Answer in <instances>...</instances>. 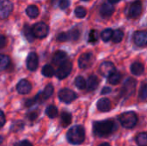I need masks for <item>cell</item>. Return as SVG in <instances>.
I'll return each mask as SVG.
<instances>
[{
    "label": "cell",
    "mask_w": 147,
    "mask_h": 146,
    "mask_svg": "<svg viewBox=\"0 0 147 146\" xmlns=\"http://www.w3.org/2000/svg\"><path fill=\"white\" fill-rule=\"evenodd\" d=\"M86 14H87L86 9L84 7H82V6H78V7H77L75 9V15L78 18H84V17H85Z\"/></svg>",
    "instance_id": "cell-35"
},
{
    "label": "cell",
    "mask_w": 147,
    "mask_h": 146,
    "mask_svg": "<svg viewBox=\"0 0 147 146\" xmlns=\"http://www.w3.org/2000/svg\"><path fill=\"white\" fill-rule=\"evenodd\" d=\"M38 63H39V59H38V56L35 52H30L26 59V65H27V68L31 71H34L37 69L38 67Z\"/></svg>",
    "instance_id": "cell-13"
},
{
    "label": "cell",
    "mask_w": 147,
    "mask_h": 146,
    "mask_svg": "<svg viewBox=\"0 0 147 146\" xmlns=\"http://www.w3.org/2000/svg\"><path fill=\"white\" fill-rule=\"evenodd\" d=\"M141 12H142V3L140 0H137L134 3H132L129 9V15L130 17L136 18L141 14Z\"/></svg>",
    "instance_id": "cell-15"
},
{
    "label": "cell",
    "mask_w": 147,
    "mask_h": 146,
    "mask_svg": "<svg viewBox=\"0 0 147 146\" xmlns=\"http://www.w3.org/2000/svg\"><path fill=\"white\" fill-rule=\"evenodd\" d=\"M113 33L114 31L111 28H107L104 31H102V33L101 34V38L103 41H109L112 39L113 36Z\"/></svg>",
    "instance_id": "cell-30"
},
{
    "label": "cell",
    "mask_w": 147,
    "mask_h": 146,
    "mask_svg": "<svg viewBox=\"0 0 147 146\" xmlns=\"http://www.w3.org/2000/svg\"><path fill=\"white\" fill-rule=\"evenodd\" d=\"M98 84H99V80L97 77L95 75H92L88 78L86 82V88L89 90H95L98 87Z\"/></svg>",
    "instance_id": "cell-19"
},
{
    "label": "cell",
    "mask_w": 147,
    "mask_h": 146,
    "mask_svg": "<svg viewBox=\"0 0 147 146\" xmlns=\"http://www.w3.org/2000/svg\"><path fill=\"white\" fill-rule=\"evenodd\" d=\"M3 136H0V145L3 143Z\"/></svg>",
    "instance_id": "cell-47"
},
{
    "label": "cell",
    "mask_w": 147,
    "mask_h": 146,
    "mask_svg": "<svg viewBox=\"0 0 147 146\" xmlns=\"http://www.w3.org/2000/svg\"><path fill=\"white\" fill-rule=\"evenodd\" d=\"M59 6L61 9H65L70 6V0H59Z\"/></svg>",
    "instance_id": "cell-38"
},
{
    "label": "cell",
    "mask_w": 147,
    "mask_h": 146,
    "mask_svg": "<svg viewBox=\"0 0 147 146\" xmlns=\"http://www.w3.org/2000/svg\"><path fill=\"white\" fill-rule=\"evenodd\" d=\"M35 102H36L35 98H34V99H28V100H27V101L25 102V106H26V107H31V106H33Z\"/></svg>",
    "instance_id": "cell-42"
},
{
    "label": "cell",
    "mask_w": 147,
    "mask_h": 146,
    "mask_svg": "<svg viewBox=\"0 0 147 146\" xmlns=\"http://www.w3.org/2000/svg\"><path fill=\"white\" fill-rule=\"evenodd\" d=\"M57 40L60 41V42H65L68 40V34L67 32L66 33H60L59 34H58L57 36Z\"/></svg>",
    "instance_id": "cell-37"
},
{
    "label": "cell",
    "mask_w": 147,
    "mask_h": 146,
    "mask_svg": "<svg viewBox=\"0 0 147 146\" xmlns=\"http://www.w3.org/2000/svg\"><path fill=\"white\" fill-rule=\"evenodd\" d=\"M9 65V58L4 54H0V71L6 70Z\"/></svg>",
    "instance_id": "cell-28"
},
{
    "label": "cell",
    "mask_w": 147,
    "mask_h": 146,
    "mask_svg": "<svg viewBox=\"0 0 147 146\" xmlns=\"http://www.w3.org/2000/svg\"><path fill=\"white\" fill-rule=\"evenodd\" d=\"M71 69H72V64H71V62H70L68 60H65L61 65H59L57 71L55 72L56 77L59 79H64L66 77H68V75L71 73Z\"/></svg>",
    "instance_id": "cell-6"
},
{
    "label": "cell",
    "mask_w": 147,
    "mask_h": 146,
    "mask_svg": "<svg viewBox=\"0 0 147 146\" xmlns=\"http://www.w3.org/2000/svg\"><path fill=\"white\" fill-rule=\"evenodd\" d=\"M66 53L63 51H58L54 53L53 58V63L54 65H59L66 60Z\"/></svg>",
    "instance_id": "cell-18"
},
{
    "label": "cell",
    "mask_w": 147,
    "mask_h": 146,
    "mask_svg": "<svg viewBox=\"0 0 147 146\" xmlns=\"http://www.w3.org/2000/svg\"><path fill=\"white\" fill-rule=\"evenodd\" d=\"M110 92H111V89L109 88V87H105V88L102 89V90L101 93H102V95H106V94H109Z\"/></svg>",
    "instance_id": "cell-44"
},
{
    "label": "cell",
    "mask_w": 147,
    "mask_h": 146,
    "mask_svg": "<svg viewBox=\"0 0 147 146\" xmlns=\"http://www.w3.org/2000/svg\"><path fill=\"white\" fill-rule=\"evenodd\" d=\"M32 31L33 34L34 35V37L36 38H45L49 32V28L47 27V25L44 22H38L36 24H34L32 28Z\"/></svg>",
    "instance_id": "cell-7"
},
{
    "label": "cell",
    "mask_w": 147,
    "mask_h": 146,
    "mask_svg": "<svg viewBox=\"0 0 147 146\" xmlns=\"http://www.w3.org/2000/svg\"><path fill=\"white\" fill-rule=\"evenodd\" d=\"M59 98L65 103H70L77 98V95L70 89H62L59 92Z\"/></svg>",
    "instance_id": "cell-8"
},
{
    "label": "cell",
    "mask_w": 147,
    "mask_h": 146,
    "mask_svg": "<svg viewBox=\"0 0 147 146\" xmlns=\"http://www.w3.org/2000/svg\"><path fill=\"white\" fill-rule=\"evenodd\" d=\"M136 143L139 146H147V133H141L136 137Z\"/></svg>",
    "instance_id": "cell-29"
},
{
    "label": "cell",
    "mask_w": 147,
    "mask_h": 146,
    "mask_svg": "<svg viewBox=\"0 0 147 146\" xmlns=\"http://www.w3.org/2000/svg\"><path fill=\"white\" fill-rule=\"evenodd\" d=\"M27 117L30 121H34L38 117V112L37 111H32L27 114Z\"/></svg>",
    "instance_id": "cell-39"
},
{
    "label": "cell",
    "mask_w": 147,
    "mask_h": 146,
    "mask_svg": "<svg viewBox=\"0 0 147 146\" xmlns=\"http://www.w3.org/2000/svg\"><path fill=\"white\" fill-rule=\"evenodd\" d=\"M5 45H6V38L4 35L0 34V49L4 47Z\"/></svg>",
    "instance_id": "cell-41"
},
{
    "label": "cell",
    "mask_w": 147,
    "mask_h": 146,
    "mask_svg": "<svg viewBox=\"0 0 147 146\" xmlns=\"http://www.w3.org/2000/svg\"><path fill=\"white\" fill-rule=\"evenodd\" d=\"M144 71H145L144 65L140 62H134L131 65V72L135 76H140L143 74Z\"/></svg>",
    "instance_id": "cell-20"
},
{
    "label": "cell",
    "mask_w": 147,
    "mask_h": 146,
    "mask_svg": "<svg viewBox=\"0 0 147 146\" xmlns=\"http://www.w3.org/2000/svg\"><path fill=\"white\" fill-rule=\"evenodd\" d=\"M13 146H33V145L28 140H22V141L15 143Z\"/></svg>",
    "instance_id": "cell-40"
},
{
    "label": "cell",
    "mask_w": 147,
    "mask_h": 146,
    "mask_svg": "<svg viewBox=\"0 0 147 146\" xmlns=\"http://www.w3.org/2000/svg\"><path fill=\"white\" fill-rule=\"evenodd\" d=\"M26 13L30 18H35L39 15V9L35 5H29L26 9Z\"/></svg>",
    "instance_id": "cell-24"
},
{
    "label": "cell",
    "mask_w": 147,
    "mask_h": 146,
    "mask_svg": "<svg viewBox=\"0 0 147 146\" xmlns=\"http://www.w3.org/2000/svg\"><path fill=\"white\" fill-rule=\"evenodd\" d=\"M31 89H32L31 83L28 80H25V79L21 80L16 85V90L21 95H26L29 93Z\"/></svg>",
    "instance_id": "cell-14"
},
{
    "label": "cell",
    "mask_w": 147,
    "mask_h": 146,
    "mask_svg": "<svg viewBox=\"0 0 147 146\" xmlns=\"http://www.w3.org/2000/svg\"><path fill=\"white\" fill-rule=\"evenodd\" d=\"M67 34H68V40H71V41H76L80 37V32L78 28L71 29V31L67 32Z\"/></svg>",
    "instance_id": "cell-26"
},
{
    "label": "cell",
    "mask_w": 147,
    "mask_h": 146,
    "mask_svg": "<svg viewBox=\"0 0 147 146\" xmlns=\"http://www.w3.org/2000/svg\"><path fill=\"white\" fill-rule=\"evenodd\" d=\"M71 114L68 112H63L61 114V125L63 127L68 126L71 122Z\"/></svg>",
    "instance_id": "cell-23"
},
{
    "label": "cell",
    "mask_w": 147,
    "mask_h": 146,
    "mask_svg": "<svg viewBox=\"0 0 147 146\" xmlns=\"http://www.w3.org/2000/svg\"><path fill=\"white\" fill-rule=\"evenodd\" d=\"M95 62V56L91 52H85L78 59V66L80 69H88L93 65Z\"/></svg>",
    "instance_id": "cell-5"
},
{
    "label": "cell",
    "mask_w": 147,
    "mask_h": 146,
    "mask_svg": "<svg viewBox=\"0 0 147 146\" xmlns=\"http://www.w3.org/2000/svg\"><path fill=\"white\" fill-rule=\"evenodd\" d=\"M99 146H110V145H109V144H108V143H103V144L100 145Z\"/></svg>",
    "instance_id": "cell-46"
},
{
    "label": "cell",
    "mask_w": 147,
    "mask_h": 146,
    "mask_svg": "<svg viewBox=\"0 0 147 146\" xmlns=\"http://www.w3.org/2000/svg\"><path fill=\"white\" fill-rule=\"evenodd\" d=\"M136 84H137V81L132 77H129L124 83L122 89H121V96L122 97H129L131 96L135 90L136 88Z\"/></svg>",
    "instance_id": "cell-4"
},
{
    "label": "cell",
    "mask_w": 147,
    "mask_h": 146,
    "mask_svg": "<svg viewBox=\"0 0 147 146\" xmlns=\"http://www.w3.org/2000/svg\"><path fill=\"white\" fill-rule=\"evenodd\" d=\"M13 9V5L9 0H0V19H5Z\"/></svg>",
    "instance_id": "cell-10"
},
{
    "label": "cell",
    "mask_w": 147,
    "mask_h": 146,
    "mask_svg": "<svg viewBox=\"0 0 147 146\" xmlns=\"http://www.w3.org/2000/svg\"><path fill=\"white\" fill-rule=\"evenodd\" d=\"M114 12H115V8L110 3H105L100 8V14L102 17H105V18L111 16Z\"/></svg>",
    "instance_id": "cell-16"
},
{
    "label": "cell",
    "mask_w": 147,
    "mask_h": 146,
    "mask_svg": "<svg viewBox=\"0 0 147 146\" xmlns=\"http://www.w3.org/2000/svg\"><path fill=\"white\" fill-rule=\"evenodd\" d=\"M4 123H5V116L3 113L0 110V128L4 125Z\"/></svg>",
    "instance_id": "cell-43"
},
{
    "label": "cell",
    "mask_w": 147,
    "mask_h": 146,
    "mask_svg": "<svg viewBox=\"0 0 147 146\" xmlns=\"http://www.w3.org/2000/svg\"><path fill=\"white\" fill-rule=\"evenodd\" d=\"M98 40V35H97V33L96 30H91L90 33V35H89V41L91 42V43H95Z\"/></svg>",
    "instance_id": "cell-36"
},
{
    "label": "cell",
    "mask_w": 147,
    "mask_h": 146,
    "mask_svg": "<svg viewBox=\"0 0 147 146\" xmlns=\"http://www.w3.org/2000/svg\"><path fill=\"white\" fill-rule=\"evenodd\" d=\"M75 85L79 89H84L86 88V81L83 77L78 76L75 79Z\"/></svg>",
    "instance_id": "cell-32"
},
{
    "label": "cell",
    "mask_w": 147,
    "mask_h": 146,
    "mask_svg": "<svg viewBox=\"0 0 147 146\" xmlns=\"http://www.w3.org/2000/svg\"><path fill=\"white\" fill-rule=\"evenodd\" d=\"M46 114L51 119L56 118L58 116V108L53 105H50L46 109Z\"/></svg>",
    "instance_id": "cell-25"
},
{
    "label": "cell",
    "mask_w": 147,
    "mask_h": 146,
    "mask_svg": "<svg viewBox=\"0 0 147 146\" xmlns=\"http://www.w3.org/2000/svg\"><path fill=\"white\" fill-rule=\"evenodd\" d=\"M121 74L118 71H114L111 75L108 77V81L110 84L116 85L121 82Z\"/></svg>",
    "instance_id": "cell-21"
},
{
    "label": "cell",
    "mask_w": 147,
    "mask_h": 146,
    "mask_svg": "<svg viewBox=\"0 0 147 146\" xmlns=\"http://www.w3.org/2000/svg\"><path fill=\"white\" fill-rule=\"evenodd\" d=\"M42 74L47 77H52L55 74V71H54V69L51 65H47L42 68Z\"/></svg>",
    "instance_id": "cell-31"
},
{
    "label": "cell",
    "mask_w": 147,
    "mask_h": 146,
    "mask_svg": "<svg viewBox=\"0 0 147 146\" xmlns=\"http://www.w3.org/2000/svg\"><path fill=\"white\" fill-rule=\"evenodd\" d=\"M116 129L114 120H106L102 121H95L93 123V132L98 137H107L112 134Z\"/></svg>",
    "instance_id": "cell-1"
},
{
    "label": "cell",
    "mask_w": 147,
    "mask_h": 146,
    "mask_svg": "<svg viewBox=\"0 0 147 146\" xmlns=\"http://www.w3.org/2000/svg\"><path fill=\"white\" fill-rule=\"evenodd\" d=\"M24 127V123L22 121V120H16L15 121L11 127H10V131L11 132H19V131H22Z\"/></svg>",
    "instance_id": "cell-34"
},
{
    "label": "cell",
    "mask_w": 147,
    "mask_h": 146,
    "mask_svg": "<svg viewBox=\"0 0 147 146\" xmlns=\"http://www.w3.org/2000/svg\"><path fill=\"white\" fill-rule=\"evenodd\" d=\"M134 41L136 46L144 47L147 46L146 31H137L134 34Z\"/></svg>",
    "instance_id": "cell-12"
},
{
    "label": "cell",
    "mask_w": 147,
    "mask_h": 146,
    "mask_svg": "<svg viewBox=\"0 0 147 146\" xmlns=\"http://www.w3.org/2000/svg\"><path fill=\"white\" fill-rule=\"evenodd\" d=\"M96 107L101 112H108L111 108V102L108 98H102L97 102Z\"/></svg>",
    "instance_id": "cell-17"
},
{
    "label": "cell",
    "mask_w": 147,
    "mask_h": 146,
    "mask_svg": "<svg viewBox=\"0 0 147 146\" xmlns=\"http://www.w3.org/2000/svg\"><path fill=\"white\" fill-rule=\"evenodd\" d=\"M22 32H23V34H24L25 38L27 39V40H28V42H33V41H34V40L35 37H34V34H33L32 28H31L28 25H25V26L23 27Z\"/></svg>",
    "instance_id": "cell-22"
},
{
    "label": "cell",
    "mask_w": 147,
    "mask_h": 146,
    "mask_svg": "<svg viewBox=\"0 0 147 146\" xmlns=\"http://www.w3.org/2000/svg\"><path fill=\"white\" fill-rule=\"evenodd\" d=\"M82 1H89V0H82Z\"/></svg>",
    "instance_id": "cell-48"
},
{
    "label": "cell",
    "mask_w": 147,
    "mask_h": 146,
    "mask_svg": "<svg viewBox=\"0 0 147 146\" xmlns=\"http://www.w3.org/2000/svg\"><path fill=\"white\" fill-rule=\"evenodd\" d=\"M119 120L123 127L127 129H131L136 126L138 122V117L134 112L129 111L121 114L119 116Z\"/></svg>",
    "instance_id": "cell-3"
},
{
    "label": "cell",
    "mask_w": 147,
    "mask_h": 146,
    "mask_svg": "<svg viewBox=\"0 0 147 146\" xmlns=\"http://www.w3.org/2000/svg\"><path fill=\"white\" fill-rule=\"evenodd\" d=\"M67 140L72 145H80L85 139V132L82 126H72L67 133Z\"/></svg>",
    "instance_id": "cell-2"
},
{
    "label": "cell",
    "mask_w": 147,
    "mask_h": 146,
    "mask_svg": "<svg viewBox=\"0 0 147 146\" xmlns=\"http://www.w3.org/2000/svg\"><path fill=\"white\" fill-rule=\"evenodd\" d=\"M124 36V33L122 30L121 29H116L114 31L113 33V36H112V40L114 43H119L122 40Z\"/></svg>",
    "instance_id": "cell-27"
},
{
    "label": "cell",
    "mask_w": 147,
    "mask_h": 146,
    "mask_svg": "<svg viewBox=\"0 0 147 146\" xmlns=\"http://www.w3.org/2000/svg\"><path fill=\"white\" fill-rule=\"evenodd\" d=\"M139 98L142 102L147 100V83H143L141 85L139 93Z\"/></svg>",
    "instance_id": "cell-33"
},
{
    "label": "cell",
    "mask_w": 147,
    "mask_h": 146,
    "mask_svg": "<svg viewBox=\"0 0 147 146\" xmlns=\"http://www.w3.org/2000/svg\"><path fill=\"white\" fill-rule=\"evenodd\" d=\"M114 71H115V67L114 64L112 62H109V61H106V62L102 63L101 65L99 66V69H98L99 74L102 75V77H108Z\"/></svg>",
    "instance_id": "cell-9"
},
{
    "label": "cell",
    "mask_w": 147,
    "mask_h": 146,
    "mask_svg": "<svg viewBox=\"0 0 147 146\" xmlns=\"http://www.w3.org/2000/svg\"><path fill=\"white\" fill-rule=\"evenodd\" d=\"M53 94V86L52 84H47L44 89L43 92L39 93L34 98L36 100V102L42 103L44 102L47 99H48Z\"/></svg>",
    "instance_id": "cell-11"
},
{
    "label": "cell",
    "mask_w": 147,
    "mask_h": 146,
    "mask_svg": "<svg viewBox=\"0 0 147 146\" xmlns=\"http://www.w3.org/2000/svg\"><path fill=\"white\" fill-rule=\"evenodd\" d=\"M109 1V3H118L120 0H108Z\"/></svg>",
    "instance_id": "cell-45"
}]
</instances>
